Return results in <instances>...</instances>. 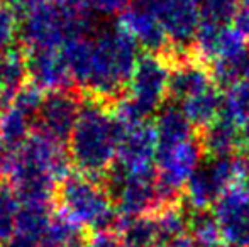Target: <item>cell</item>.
<instances>
[{
    "label": "cell",
    "mask_w": 249,
    "mask_h": 247,
    "mask_svg": "<svg viewBox=\"0 0 249 247\" xmlns=\"http://www.w3.org/2000/svg\"><path fill=\"white\" fill-rule=\"evenodd\" d=\"M125 131L127 125L108 112L105 103L97 100L83 103L66 146L70 159L80 173L102 178L117 159Z\"/></svg>",
    "instance_id": "6da1fadb"
},
{
    "label": "cell",
    "mask_w": 249,
    "mask_h": 247,
    "mask_svg": "<svg viewBox=\"0 0 249 247\" xmlns=\"http://www.w3.org/2000/svg\"><path fill=\"white\" fill-rule=\"evenodd\" d=\"M54 207L58 215L92 234H117L122 224V217L115 212L102 178L83 173H68L59 180L54 191Z\"/></svg>",
    "instance_id": "7a4b0ae2"
},
{
    "label": "cell",
    "mask_w": 249,
    "mask_h": 247,
    "mask_svg": "<svg viewBox=\"0 0 249 247\" xmlns=\"http://www.w3.org/2000/svg\"><path fill=\"white\" fill-rule=\"evenodd\" d=\"M236 183H249L248 156L207 158L198 165L183 191L190 210H209Z\"/></svg>",
    "instance_id": "3957f363"
},
{
    "label": "cell",
    "mask_w": 249,
    "mask_h": 247,
    "mask_svg": "<svg viewBox=\"0 0 249 247\" xmlns=\"http://www.w3.org/2000/svg\"><path fill=\"white\" fill-rule=\"evenodd\" d=\"M82 105L80 97L71 90H51L43 97L33 132H39L54 142L68 146Z\"/></svg>",
    "instance_id": "277c9868"
},
{
    "label": "cell",
    "mask_w": 249,
    "mask_h": 247,
    "mask_svg": "<svg viewBox=\"0 0 249 247\" xmlns=\"http://www.w3.org/2000/svg\"><path fill=\"white\" fill-rule=\"evenodd\" d=\"M212 212L227 246L249 247V183H236L224 191Z\"/></svg>",
    "instance_id": "5b68a950"
},
{
    "label": "cell",
    "mask_w": 249,
    "mask_h": 247,
    "mask_svg": "<svg viewBox=\"0 0 249 247\" xmlns=\"http://www.w3.org/2000/svg\"><path fill=\"white\" fill-rule=\"evenodd\" d=\"M27 80L39 90L68 88L66 82L71 80L65 53L56 48H33L26 53Z\"/></svg>",
    "instance_id": "8992f818"
},
{
    "label": "cell",
    "mask_w": 249,
    "mask_h": 247,
    "mask_svg": "<svg viewBox=\"0 0 249 247\" xmlns=\"http://www.w3.org/2000/svg\"><path fill=\"white\" fill-rule=\"evenodd\" d=\"M158 135L154 125L148 122L127 127L117 149V159L121 165L132 171L156 168Z\"/></svg>",
    "instance_id": "52a82bcc"
},
{
    "label": "cell",
    "mask_w": 249,
    "mask_h": 247,
    "mask_svg": "<svg viewBox=\"0 0 249 247\" xmlns=\"http://www.w3.org/2000/svg\"><path fill=\"white\" fill-rule=\"evenodd\" d=\"M194 48L202 61H215L219 58L236 56L248 48V41L231 24L200 22Z\"/></svg>",
    "instance_id": "ba28073f"
},
{
    "label": "cell",
    "mask_w": 249,
    "mask_h": 247,
    "mask_svg": "<svg viewBox=\"0 0 249 247\" xmlns=\"http://www.w3.org/2000/svg\"><path fill=\"white\" fill-rule=\"evenodd\" d=\"M121 26L134 37L139 48L148 51V54H166L170 49V39L164 33L161 22L154 16L132 7L131 10H125L121 17Z\"/></svg>",
    "instance_id": "9c48e42d"
},
{
    "label": "cell",
    "mask_w": 249,
    "mask_h": 247,
    "mask_svg": "<svg viewBox=\"0 0 249 247\" xmlns=\"http://www.w3.org/2000/svg\"><path fill=\"white\" fill-rule=\"evenodd\" d=\"M170 82H168V99L175 103H181L188 97L209 88L212 83L209 68L200 60H185L170 65Z\"/></svg>",
    "instance_id": "30bf717a"
},
{
    "label": "cell",
    "mask_w": 249,
    "mask_h": 247,
    "mask_svg": "<svg viewBox=\"0 0 249 247\" xmlns=\"http://www.w3.org/2000/svg\"><path fill=\"white\" fill-rule=\"evenodd\" d=\"M154 131L158 135V149L170 148V146L188 141L197 135L194 125L188 122L181 107L175 102L163 103L156 112Z\"/></svg>",
    "instance_id": "8fae6325"
},
{
    "label": "cell",
    "mask_w": 249,
    "mask_h": 247,
    "mask_svg": "<svg viewBox=\"0 0 249 247\" xmlns=\"http://www.w3.org/2000/svg\"><path fill=\"white\" fill-rule=\"evenodd\" d=\"M200 146L207 158H226L234 156L241 148V127L219 117L198 134Z\"/></svg>",
    "instance_id": "7c38bea8"
},
{
    "label": "cell",
    "mask_w": 249,
    "mask_h": 247,
    "mask_svg": "<svg viewBox=\"0 0 249 247\" xmlns=\"http://www.w3.org/2000/svg\"><path fill=\"white\" fill-rule=\"evenodd\" d=\"M183 110L188 122L194 125V129H205L213 120L220 117L222 109V93L215 85H210L209 88L188 97L181 103H178Z\"/></svg>",
    "instance_id": "4fadbf2b"
},
{
    "label": "cell",
    "mask_w": 249,
    "mask_h": 247,
    "mask_svg": "<svg viewBox=\"0 0 249 247\" xmlns=\"http://www.w3.org/2000/svg\"><path fill=\"white\" fill-rule=\"evenodd\" d=\"M209 71L212 83L219 90H227L236 83L249 82V46L236 56L212 61Z\"/></svg>",
    "instance_id": "5bb4252c"
},
{
    "label": "cell",
    "mask_w": 249,
    "mask_h": 247,
    "mask_svg": "<svg viewBox=\"0 0 249 247\" xmlns=\"http://www.w3.org/2000/svg\"><path fill=\"white\" fill-rule=\"evenodd\" d=\"M117 235L124 247H153L160 242V231L154 215L122 218Z\"/></svg>",
    "instance_id": "9a60e30c"
},
{
    "label": "cell",
    "mask_w": 249,
    "mask_h": 247,
    "mask_svg": "<svg viewBox=\"0 0 249 247\" xmlns=\"http://www.w3.org/2000/svg\"><path fill=\"white\" fill-rule=\"evenodd\" d=\"M54 217V205L51 203H20L17 212L16 232L36 241L43 237L48 225Z\"/></svg>",
    "instance_id": "2e32d148"
},
{
    "label": "cell",
    "mask_w": 249,
    "mask_h": 247,
    "mask_svg": "<svg viewBox=\"0 0 249 247\" xmlns=\"http://www.w3.org/2000/svg\"><path fill=\"white\" fill-rule=\"evenodd\" d=\"M188 235L198 247H222V234L219 224L210 210H190L187 212Z\"/></svg>",
    "instance_id": "e0dca14e"
},
{
    "label": "cell",
    "mask_w": 249,
    "mask_h": 247,
    "mask_svg": "<svg viewBox=\"0 0 249 247\" xmlns=\"http://www.w3.org/2000/svg\"><path fill=\"white\" fill-rule=\"evenodd\" d=\"M220 117L237 127L249 120V82H241L224 90Z\"/></svg>",
    "instance_id": "ac0fdd59"
},
{
    "label": "cell",
    "mask_w": 249,
    "mask_h": 247,
    "mask_svg": "<svg viewBox=\"0 0 249 247\" xmlns=\"http://www.w3.org/2000/svg\"><path fill=\"white\" fill-rule=\"evenodd\" d=\"M19 198L9 183L0 185V246L16 234V220L19 212Z\"/></svg>",
    "instance_id": "d6986e66"
},
{
    "label": "cell",
    "mask_w": 249,
    "mask_h": 247,
    "mask_svg": "<svg viewBox=\"0 0 249 247\" xmlns=\"http://www.w3.org/2000/svg\"><path fill=\"white\" fill-rule=\"evenodd\" d=\"M200 22L231 24L237 12V0H194Z\"/></svg>",
    "instance_id": "ffe728a7"
},
{
    "label": "cell",
    "mask_w": 249,
    "mask_h": 247,
    "mask_svg": "<svg viewBox=\"0 0 249 247\" xmlns=\"http://www.w3.org/2000/svg\"><path fill=\"white\" fill-rule=\"evenodd\" d=\"M20 39V20L17 19V9L0 3V53L17 49Z\"/></svg>",
    "instance_id": "44dd1931"
},
{
    "label": "cell",
    "mask_w": 249,
    "mask_h": 247,
    "mask_svg": "<svg viewBox=\"0 0 249 247\" xmlns=\"http://www.w3.org/2000/svg\"><path fill=\"white\" fill-rule=\"evenodd\" d=\"M82 2L87 3L89 7H92L93 10H99V12L117 14V12H124L125 7L132 0H82Z\"/></svg>",
    "instance_id": "7402d4cb"
},
{
    "label": "cell",
    "mask_w": 249,
    "mask_h": 247,
    "mask_svg": "<svg viewBox=\"0 0 249 247\" xmlns=\"http://www.w3.org/2000/svg\"><path fill=\"white\" fill-rule=\"evenodd\" d=\"M232 27L249 43V7H237L232 19Z\"/></svg>",
    "instance_id": "603a6c76"
},
{
    "label": "cell",
    "mask_w": 249,
    "mask_h": 247,
    "mask_svg": "<svg viewBox=\"0 0 249 247\" xmlns=\"http://www.w3.org/2000/svg\"><path fill=\"white\" fill-rule=\"evenodd\" d=\"M0 247H39V241H36V239H33V237H27V235L17 234L16 232L9 241L3 242Z\"/></svg>",
    "instance_id": "cb8c5ba5"
},
{
    "label": "cell",
    "mask_w": 249,
    "mask_h": 247,
    "mask_svg": "<svg viewBox=\"0 0 249 247\" xmlns=\"http://www.w3.org/2000/svg\"><path fill=\"white\" fill-rule=\"evenodd\" d=\"M166 247H198V246L195 244V241L190 235L183 234V235H180V237L173 239V241L166 242Z\"/></svg>",
    "instance_id": "d4e9b609"
},
{
    "label": "cell",
    "mask_w": 249,
    "mask_h": 247,
    "mask_svg": "<svg viewBox=\"0 0 249 247\" xmlns=\"http://www.w3.org/2000/svg\"><path fill=\"white\" fill-rule=\"evenodd\" d=\"M241 148H244L246 152H249V120L241 127Z\"/></svg>",
    "instance_id": "484cf974"
},
{
    "label": "cell",
    "mask_w": 249,
    "mask_h": 247,
    "mask_svg": "<svg viewBox=\"0 0 249 247\" xmlns=\"http://www.w3.org/2000/svg\"><path fill=\"white\" fill-rule=\"evenodd\" d=\"M239 7H249V0H237Z\"/></svg>",
    "instance_id": "4316f807"
},
{
    "label": "cell",
    "mask_w": 249,
    "mask_h": 247,
    "mask_svg": "<svg viewBox=\"0 0 249 247\" xmlns=\"http://www.w3.org/2000/svg\"><path fill=\"white\" fill-rule=\"evenodd\" d=\"M153 247H166V244H164V242H158V244Z\"/></svg>",
    "instance_id": "83f0119b"
},
{
    "label": "cell",
    "mask_w": 249,
    "mask_h": 247,
    "mask_svg": "<svg viewBox=\"0 0 249 247\" xmlns=\"http://www.w3.org/2000/svg\"><path fill=\"white\" fill-rule=\"evenodd\" d=\"M246 156H248V159H249V152H246Z\"/></svg>",
    "instance_id": "f1b7e54d"
}]
</instances>
